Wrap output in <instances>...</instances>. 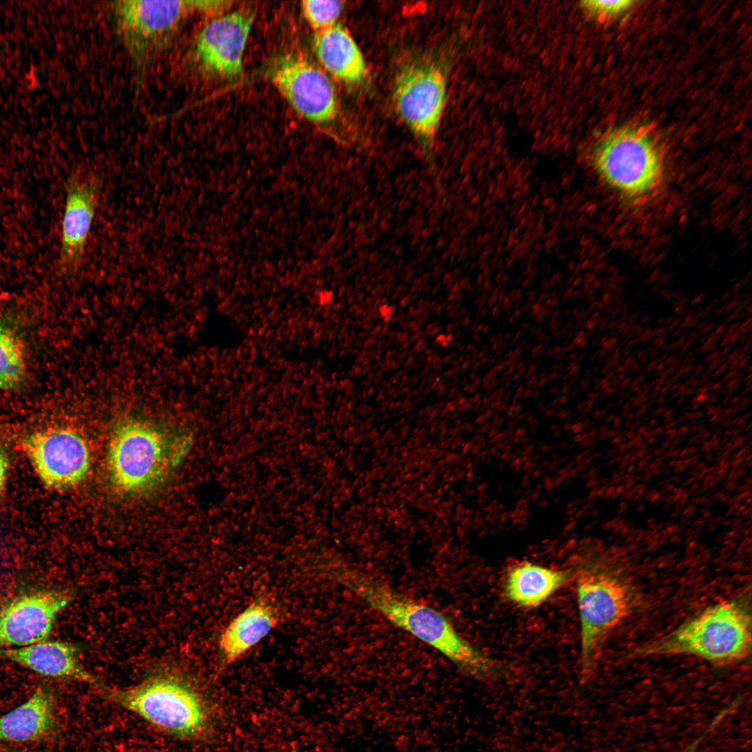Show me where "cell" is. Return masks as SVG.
<instances>
[{"label":"cell","instance_id":"1","mask_svg":"<svg viewBox=\"0 0 752 752\" xmlns=\"http://www.w3.org/2000/svg\"><path fill=\"white\" fill-rule=\"evenodd\" d=\"M336 563L327 566L326 573L391 624L439 652L469 675L486 678L500 673L499 664L466 640L441 612L368 574Z\"/></svg>","mask_w":752,"mask_h":752},{"label":"cell","instance_id":"2","mask_svg":"<svg viewBox=\"0 0 752 752\" xmlns=\"http://www.w3.org/2000/svg\"><path fill=\"white\" fill-rule=\"evenodd\" d=\"M580 621V670L596 668L604 643L635 606L634 587L624 567L606 552L584 556L571 571Z\"/></svg>","mask_w":752,"mask_h":752},{"label":"cell","instance_id":"11","mask_svg":"<svg viewBox=\"0 0 752 752\" xmlns=\"http://www.w3.org/2000/svg\"><path fill=\"white\" fill-rule=\"evenodd\" d=\"M254 16V10L241 8L207 22L193 45V57L198 67L223 78L239 77L243 71V56Z\"/></svg>","mask_w":752,"mask_h":752},{"label":"cell","instance_id":"14","mask_svg":"<svg viewBox=\"0 0 752 752\" xmlns=\"http://www.w3.org/2000/svg\"><path fill=\"white\" fill-rule=\"evenodd\" d=\"M277 606L267 596H258L224 629L219 638L223 663L230 664L242 658L278 625Z\"/></svg>","mask_w":752,"mask_h":752},{"label":"cell","instance_id":"5","mask_svg":"<svg viewBox=\"0 0 752 752\" xmlns=\"http://www.w3.org/2000/svg\"><path fill=\"white\" fill-rule=\"evenodd\" d=\"M115 28L134 72L136 95L157 56L173 42L191 1L121 0L112 4Z\"/></svg>","mask_w":752,"mask_h":752},{"label":"cell","instance_id":"8","mask_svg":"<svg viewBox=\"0 0 752 752\" xmlns=\"http://www.w3.org/2000/svg\"><path fill=\"white\" fill-rule=\"evenodd\" d=\"M447 72L437 58L428 55L405 63L395 77L392 99L397 113L425 144H430L444 111Z\"/></svg>","mask_w":752,"mask_h":752},{"label":"cell","instance_id":"9","mask_svg":"<svg viewBox=\"0 0 752 752\" xmlns=\"http://www.w3.org/2000/svg\"><path fill=\"white\" fill-rule=\"evenodd\" d=\"M22 447L42 483L52 489H65L79 483L91 463L86 441L75 431L49 428L32 432Z\"/></svg>","mask_w":752,"mask_h":752},{"label":"cell","instance_id":"16","mask_svg":"<svg viewBox=\"0 0 752 752\" xmlns=\"http://www.w3.org/2000/svg\"><path fill=\"white\" fill-rule=\"evenodd\" d=\"M77 654L72 644L58 641H45L17 648L0 647V657L42 675L95 683V679L81 666Z\"/></svg>","mask_w":752,"mask_h":752},{"label":"cell","instance_id":"12","mask_svg":"<svg viewBox=\"0 0 752 752\" xmlns=\"http://www.w3.org/2000/svg\"><path fill=\"white\" fill-rule=\"evenodd\" d=\"M101 187L97 173L76 172L68 180L58 258L59 268L66 274H75L82 265Z\"/></svg>","mask_w":752,"mask_h":752},{"label":"cell","instance_id":"25","mask_svg":"<svg viewBox=\"0 0 752 752\" xmlns=\"http://www.w3.org/2000/svg\"><path fill=\"white\" fill-rule=\"evenodd\" d=\"M5 752H17V751H5Z\"/></svg>","mask_w":752,"mask_h":752},{"label":"cell","instance_id":"4","mask_svg":"<svg viewBox=\"0 0 752 752\" xmlns=\"http://www.w3.org/2000/svg\"><path fill=\"white\" fill-rule=\"evenodd\" d=\"M191 435L140 421L119 425L107 451L109 479L116 489L137 494L163 483L181 464L192 446Z\"/></svg>","mask_w":752,"mask_h":752},{"label":"cell","instance_id":"15","mask_svg":"<svg viewBox=\"0 0 752 752\" xmlns=\"http://www.w3.org/2000/svg\"><path fill=\"white\" fill-rule=\"evenodd\" d=\"M54 697L38 686L22 704L0 716V742L28 743L45 739L56 729Z\"/></svg>","mask_w":752,"mask_h":752},{"label":"cell","instance_id":"3","mask_svg":"<svg viewBox=\"0 0 752 752\" xmlns=\"http://www.w3.org/2000/svg\"><path fill=\"white\" fill-rule=\"evenodd\" d=\"M751 650V614L746 596L703 610L668 634L637 647L634 657L691 655L726 666Z\"/></svg>","mask_w":752,"mask_h":752},{"label":"cell","instance_id":"17","mask_svg":"<svg viewBox=\"0 0 752 752\" xmlns=\"http://www.w3.org/2000/svg\"><path fill=\"white\" fill-rule=\"evenodd\" d=\"M313 47L323 68L350 85L362 84L367 76L363 56L349 31L340 24L315 33Z\"/></svg>","mask_w":752,"mask_h":752},{"label":"cell","instance_id":"6","mask_svg":"<svg viewBox=\"0 0 752 752\" xmlns=\"http://www.w3.org/2000/svg\"><path fill=\"white\" fill-rule=\"evenodd\" d=\"M590 161L607 184L632 198L650 194L662 178L659 146L641 127H625L609 132L593 147Z\"/></svg>","mask_w":752,"mask_h":752},{"label":"cell","instance_id":"13","mask_svg":"<svg viewBox=\"0 0 752 752\" xmlns=\"http://www.w3.org/2000/svg\"><path fill=\"white\" fill-rule=\"evenodd\" d=\"M70 600L69 595L58 591L36 592L12 600L0 611V647L45 641Z\"/></svg>","mask_w":752,"mask_h":752},{"label":"cell","instance_id":"24","mask_svg":"<svg viewBox=\"0 0 752 752\" xmlns=\"http://www.w3.org/2000/svg\"><path fill=\"white\" fill-rule=\"evenodd\" d=\"M710 730V729H707V730H706L696 741H694L689 746H688L686 749H684V751H682L681 752H694L695 750L696 749V748L698 747V746L700 744V743L703 741V739L705 738V737L708 734Z\"/></svg>","mask_w":752,"mask_h":752},{"label":"cell","instance_id":"20","mask_svg":"<svg viewBox=\"0 0 752 752\" xmlns=\"http://www.w3.org/2000/svg\"><path fill=\"white\" fill-rule=\"evenodd\" d=\"M301 8L306 22L318 33L337 24L343 3L340 1L304 0Z\"/></svg>","mask_w":752,"mask_h":752},{"label":"cell","instance_id":"19","mask_svg":"<svg viewBox=\"0 0 752 752\" xmlns=\"http://www.w3.org/2000/svg\"><path fill=\"white\" fill-rule=\"evenodd\" d=\"M25 368L21 341L10 329L0 324V389H11L19 384Z\"/></svg>","mask_w":752,"mask_h":752},{"label":"cell","instance_id":"10","mask_svg":"<svg viewBox=\"0 0 752 752\" xmlns=\"http://www.w3.org/2000/svg\"><path fill=\"white\" fill-rule=\"evenodd\" d=\"M270 79L302 117L319 124L333 121L338 105L335 88L320 68L299 56H288L274 68Z\"/></svg>","mask_w":752,"mask_h":752},{"label":"cell","instance_id":"21","mask_svg":"<svg viewBox=\"0 0 752 752\" xmlns=\"http://www.w3.org/2000/svg\"><path fill=\"white\" fill-rule=\"evenodd\" d=\"M634 1L631 0H586L580 3L582 9L597 19H608L619 16L627 10Z\"/></svg>","mask_w":752,"mask_h":752},{"label":"cell","instance_id":"18","mask_svg":"<svg viewBox=\"0 0 752 752\" xmlns=\"http://www.w3.org/2000/svg\"><path fill=\"white\" fill-rule=\"evenodd\" d=\"M571 578V571L524 561L508 570L503 592L513 604L524 608H535L545 602Z\"/></svg>","mask_w":752,"mask_h":752},{"label":"cell","instance_id":"7","mask_svg":"<svg viewBox=\"0 0 752 752\" xmlns=\"http://www.w3.org/2000/svg\"><path fill=\"white\" fill-rule=\"evenodd\" d=\"M123 707L173 735L195 737L206 730L208 717L199 695L189 685L159 676L109 695Z\"/></svg>","mask_w":752,"mask_h":752},{"label":"cell","instance_id":"22","mask_svg":"<svg viewBox=\"0 0 752 752\" xmlns=\"http://www.w3.org/2000/svg\"><path fill=\"white\" fill-rule=\"evenodd\" d=\"M194 10L204 13L222 15L221 13L230 7L231 2L228 1H191Z\"/></svg>","mask_w":752,"mask_h":752},{"label":"cell","instance_id":"23","mask_svg":"<svg viewBox=\"0 0 752 752\" xmlns=\"http://www.w3.org/2000/svg\"><path fill=\"white\" fill-rule=\"evenodd\" d=\"M9 461L6 455L0 451V492L3 489L8 470Z\"/></svg>","mask_w":752,"mask_h":752}]
</instances>
